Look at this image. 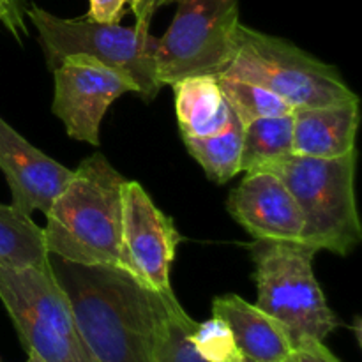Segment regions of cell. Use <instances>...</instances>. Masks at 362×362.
<instances>
[{
	"label": "cell",
	"mask_w": 362,
	"mask_h": 362,
	"mask_svg": "<svg viewBox=\"0 0 362 362\" xmlns=\"http://www.w3.org/2000/svg\"><path fill=\"white\" fill-rule=\"evenodd\" d=\"M74 324L95 362H151L156 331L173 292H156L129 272L49 255Z\"/></svg>",
	"instance_id": "obj_1"
},
{
	"label": "cell",
	"mask_w": 362,
	"mask_h": 362,
	"mask_svg": "<svg viewBox=\"0 0 362 362\" xmlns=\"http://www.w3.org/2000/svg\"><path fill=\"white\" fill-rule=\"evenodd\" d=\"M126 180L99 152L83 159L45 214L48 253L74 264L120 269Z\"/></svg>",
	"instance_id": "obj_2"
},
{
	"label": "cell",
	"mask_w": 362,
	"mask_h": 362,
	"mask_svg": "<svg viewBox=\"0 0 362 362\" xmlns=\"http://www.w3.org/2000/svg\"><path fill=\"white\" fill-rule=\"evenodd\" d=\"M357 151L341 158L288 154L265 163L285 182L304 216L300 243L315 251L346 257L362 240L356 202Z\"/></svg>",
	"instance_id": "obj_3"
},
{
	"label": "cell",
	"mask_w": 362,
	"mask_h": 362,
	"mask_svg": "<svg viewBox=\"0 0 362 362\" xmlns=\"http://www.w3.org/2000/svg\"><path fill=\"white\" fill-rule=\"evenodd\" d=\"M219 78L250 81L285 99L293 110L357 101L339 71L283 37L240 23L237 49Z\"/></svg>",
	"instance_id": "obj_4"
},
{
	"label": "cell",
	"mask_w": 362,
	"mask_h": 362,
	"mask_svg": "<svg viewBox=\"0 0 362 362\" xmlns=\"http://www.w3.org/2000/svg\"><path fill=\"white\" fill-rule=\"evenodd\" d=\"M250 251L257 306L283 325L293 346L308 339L324 341L338 329V317L315 278L313 258L318 251L285 240H257Z\"/></svg>",
	"instance_id": "obj_5"
},
{
	"label": "cell",
	"mask_w": 362,
	"mask_h": 362,
	"mask_svg": "<svg viewBox=\"0 0 362 362\" xmlns=\"http://www.w3.org/2000/svg\"><path fill=\"white\" fill-rule=\"evenodd\" d=\"M27 16L37 28L49 69L67 55H87L126 76L145 101L156 99L163 88L156 73L158 37L151 28L67 20L37 6L27 9Z\"/></svg>",
	"instance_id": "obj_6"
},
{
	"label": "cell",
	"mask_w": 362,
	"mask_h": 362,
	"mask_svg": "<svg viewBox=\"0 0 362 362\" xmlns=\"http://www.w3.org/2000/svg\"><path fill=\"white\" fill-rule=\"evenodd\" d=\"M0 300L28 356L41 362H95L52 267L0 265Z\"/></svg>",
	"instance_id": "obj_7"
},
{
	"label": "cell",
	"mask_w": 362,
	"mask_h": 362,
	"mask_svg": "<svg viewBox=\"0 0 362 362\" xmlns=\"http://www.w3.org/2000/svg\"><path fill=\"white\" fill-rule=\"evenodd\" d=\"M179 7L156 48L161 87L198 74L219 76L237 49L239 0H177Z\"/></svg>",
	"instance_id": "obj_8"
},
{
	"label": "cell",
	"mask_w": 362,
	"mask_h": 362,
	"mask_svg": "<svg viewBox=\"0 0 362 362\" xmlns=\"http://www.w3.org/2000/svg\"><path fill=\"white\" fill-rule=\"evenodd\" d=\"M182 240L172 218L136 182L126 180L122 194L120 269L156 292H173L170 269Z\"/></svg>",
	"instance_id": "obj_9"
},
{
	"label": "cell",
	"mask_w": 362,
	"mask_h": 362,
	"mask_svg": "<svg viewBox=\"0 0 362 362\" xmlns=\"http://www.w3.org/2000/svg\"><path fill=\"white\" fill-rule=\"evenodd\" d=\"M52 112L69 138L98 147L99 127L112 103L136 87L117 71L87 55H67L53 67Z\"/></svg>",
	"instance_id": "obj_10"
},
{
	"label": "cell",
	"mask_w": 362,
	"mask_h": 362,
	"mask_svg": "<svg viewBox=\"0 0 362 362\" xmlns=\"http://www.w3.org/2000/svg\"><path fill=\"white\" fill-rule=\"evenodd\" d=\"M230 216L257 240L300 243L304 216L281 179L267 170L246 172L230 193Z\"/></svg>",
	"instance_id": "obj_11"
},
{
	"label": "cell",
	"mask_w": 362,
	"mask_h": 362,
	"mask_svg": "<svg viewBox=\"0 0 362 362\" xmlns=\"http://www.w3.org/2000/svg\"><path fill=\"white\" fill-rule=\"evenodd\" d=\"M0 170L9 184L13 207L32 216L48 212L73 177V170L35 148L0 117Z\"/></svg>",
	"instance_id": "obj_12"
},
{
	"label": "cell",
	"mask_w": 362,
	"mask_h": 362,
	"mask_svg": "<svg viewBox=\"0 0 362 362\" xmlns=\"http://www.w3.org/2000/svg\"><path fill=\"white\" fill-rule=\"evenodd\" d=\"M361 99L293 112V154L341 158L356 151Z\"/></svg>",
	"instance_id": "obj_13"
},
{
	"label": "cell",
	"mask_w": 362,
	"mask_h": 362,
	"mask_svg": "<svg viewBox=\"0 0 362 362\" xmlns=\"http://www.w3.org/2000/svg\"><path fill=\"white\" fill-rule=\"evenodd\" d=\"M212 317L228 325L244 359L283 362L292 352L293 345L283 325L257 304H250L235 293L216 297Z\"/></svg>",
	"instance_id": "obj_14"
},
{
	"label": "cell",
	"mask_w": 362,
	"mask_h": 362,
	"mask_svg": "<svg viewBox=\"0 0 362 362\" xmlns=\"http://www.w3.org/2000/svg\"><path fill=\"white\" fill-rule=\"evenodd\" d=\"M175 94V115L182 136H211L225 129L232 110L212 74L187 76L172 85Z\"/></svg>",
	"instance_id": "obj_15"
},
{
	"label": "cell",
	"mask_w": 362,
	"mask_h": 362,
	"mask_svg": "<svg viewBox=\"0 0 362 362\" xmlns=\"http://www.w3.org/2000/svg\"><path fill=\"white\" fill-rule=\"evenodd\" d=\"M0 265L11 269H49L45 232L30 216L0 204Z\"/></svg>",
	"instance_id": "obj_16"
},
{
	"label": "cell",
	"mask_w": 362,
	"mask_h": 362,
	"mask_svg": "<svg viewBox=\"0 0 362 362\" xmlns=\"http://www.w3.org/2000/svg\"><path fill=\"white\" fill-rule=\"evenodd\" d=\"M244 126L232 112L225 129L211 136H182L189 154L200 163L205 175L216 184H226L240 173Z\"/></svg>",
	"instance_id": "obj_17"
},
{
	"label": "cell",
	"mask_w": 362,
	"mask_h": 362,
	"mask_svg": "<svg viewBox=\"0 0 362 362\" xmlns=\"http://www.w3.org/2000/svg\"><path fill=\"white\" fill-rule=\"evenodd\" d=\"M293 152V113L265 117L244 126L240 172H253L265 163Z\"/></svg>",
	"instance_id": "obj_18"
},
{
	"label": "cell",
	"mask_w": 362,
	"mask_h": 362,
	"mask_svg": "<svg viewBox=\"0 0 362 362\" xmlns=\"http://www.w3.org/2000/svg\"><path fill=\"white\" fill-rule=\"evenodd\" d=\"M194 324L175 297L159 320L151 362H207L189 339Z\"/></svg>",
	"instance_id": "obj_19"
},
{
	"label": "cell",
	"mask_w": 362,
	"mask_h": 362,
	"mask_svg": "<svg viewBox=\"0 0 362 362\" xmlns=\"http://www.w3.org/2000/svg\"><path fill=\"white\" fill-rule=\"evenodd\" d=\"M219 87L230 110L235 113L243 126H247L253 120L265 119V117L292 115L296 112L285 99L250 81L219 78Z\"/></svg>",
	"instance_id": "obj_20"
},
{
	"label": "cell",
	"mask_w": 362,
	"mask_h": 362,
	"mask_svg": "<svg viewBox=\"0 0 362 362\" xmlns=\"http://www.w3.org/2000/svg\"><path fill=\"white\" fill-rule=\"evenodd\" d=\"M189 339L198 356L207 362H243L244 356L237 346L228 325L218 317L194 324Z\"/></svg>",
	"instance_id": "obj_21"
},
{
	"label": "cell",
	"mask_w": 362,
	"mask_h": 362,
	"mask_svg": "<svg viewBox=\"0 0 362 362\" xmlns=\"http://www.w3.org/2000/svg\"><path fill=\"white\" fill-rule=\"evenodd\" d=\"M129 0H88L87 20L95 23L117 25L124 18Z\"/></svg>",
	"instance_id": "obj_22"
},
{
	"label": "cell",
	"mask_w": 362,
	"mask_h": 362,
	"mask_svg": "<svg viewBox=\"0 0 362 362\" xmlns=\"http://www.w3.org/2000/svg\"><path fill=\"white\" fill-rule=\"evenodd\" d=\"M283 362H341L327 346L324 341H317V339H308V341L299 343L292 349V352L286 356Z\"/></svg>",
	"instance_id": "obj_23"
},
{
	"label": "cell",
	"mask_w": 362,
	"mask_h": 362,
	"mask_svg": "<svg viewBox=\"0 0 362 362\" xmlns=\"http://www.w3.org/2000/svg\"><path fill=\"white\" fill-rule=\"evenodd\" d=\"M166 4H170V0H129L131 11H133L136 25L140 28H151V21L156 11Z\"/></svg>",
	"instance_id": "obj_24"
},
{
	"label": "cell",
	"mask_w": 362,
	"mask_h": 362,
	"mask_svg": "<svg viewBox=\"0 0 362 362\" xmlns=\"http://www.w3.org/2000/svg\"><path fill=\"white\" fill-rule=\"evenodd\" d=\"M27 362H41V361H39V359H35V357H32V356H28Z\"/></svg>",
	"instance_id": "obj_25"
},
{
	"label": "cell",
	"mask_w": 362,
	"mask_h": 362,
	"mask_svg": "<svg viewBox=\"0 0 362 362\" xmlns=\"http://www.w3.org/2000/svg\"><path fill=\"white\" fill-rule=\"evenodd\" d=\"M243 362H255V361H250V359H244Z\"/></svg>",
	"instance_id": "obj_26"
},
{
	"label": "cell",
	"mask_w": 362,
	"mask_h": 362,
	"mask_svg": "<svg viewBox=\"0 0 362 362\" xmlns=\"http://www.w3.org/2000/svg\"><path fill=\"white\" fill-rule=\"evenodd\" d=\"M172 2H177V0H170V4H172Z\"/></svg>",
	"instance_id": "obj_27"
}]
</instances>
